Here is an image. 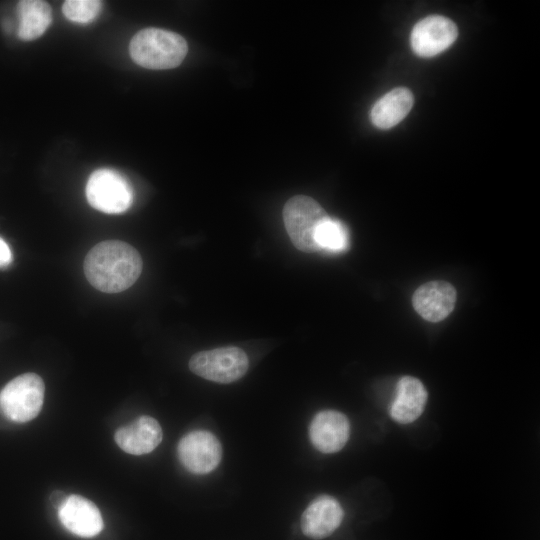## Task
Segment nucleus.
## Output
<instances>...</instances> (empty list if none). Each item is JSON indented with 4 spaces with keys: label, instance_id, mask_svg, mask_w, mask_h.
<instances>
[{
    "label": "nucleus",
    "instance_id": "nucleus-1",
    "mask_svg": "<svg viewBox=\"0 0 540 540\" xmlns=\"http://www.w3.org/2000/svg\"><path fill=\"white\" fill-rule=\"evenodd\" d=\"M142 271L138 251L126 242L107 240L95 245L84 260L89 283L105 293H118L131 287Z\"/></svg>",
    "mask_w": 540,
    "mask_h": 540
},
{
    "label": "nucleus",
    "instance_id": "nucleus-2",
    "mask_svg": "<svg viewBox=\"0 0 540 540\" xmlns=\"http://www.w3.org/2000/svg\"><path fill=\"white\" fill-rule=\"evenodd\" d=\"M187 51V42L181 35L159 28L140 30L129 45L130 56L136 64L156 70L177 67Z\"/></svg>",
    "mask_w": 540,
    "mask_h": 540
},
{
    "label": "nucleus",
    "instance_id": "nucleus-3",
    "mask_svg": "<svg viewBox=\"0 0 540 540\" xmlns=\"http://www.w3.org/2000/svg\"><path fill=\"white\" fill-rule=\"evenodd\" d=\"M45 386L35 373H25L9 381L0 392V410L10 421L34 419L43 406Z\"/></svg>",
    "mask_w": 540,
    "mask_h": 540
},
{
    "label": "nucleus",
    "instance_id": "nucleus-10",
    "mask_svg": "<svg viewBox=\"0 0 540 540\" xmlns=\"http://www.w3.org/2000/svg\"><path fill=\"white\" fill-rule=\"evenodd\" d=\"M456 290L446 281H430L413 294L415 311L429 322L444 320L453 311L456 303Z\"/></svg>",
    "mask_w": 540,
    "mask_h": 540
},
{
    "label": "nucleus",
    "instance_id": "nucleus-15",
    "mask_svg": "<svg viewBox=\"0 0 540 540\" xmlns=\"http://www.w3.org/2000/svg\"><path fill=\"white\" fill-rule=\"evenodd\" d=\"M413 103L414 96L408 88L392 89L373 105L370 112L371 121L379 129H390L408 115Z\"/></svg>",
    "mask_w": 540,
    "mask_h": 540
},
{
    "label": "nucleus",
    "instance_id": "nucleus-16",
    "mask_svg": "<svg viewBox=\"0 0 540 540\" xmlns=\"http://www.w3.org/2000/svg\"><path fill=\"white\" fill-rule=\"evenodd\" d=\"M19 16L18 37L24 41L39 38L52 22L50 5L40 0H22L18 2Z\"/></svg>",
    "mask_w": 540,
    "mask_h": 540
},
{
    "label": "nucleus",
    "instance_id": "nucleus-19",
    "mask_svg": "<svg viewBox=\"0 0 540 540\" xmlns=\"http://www.w3.org/2000/svg\"><path fill=\"white\" fill-rule=\"evenodd\" d=\"M13 255L9 245L0 237V268L7 267L11 264Z\"/></svg>",
    "mask_w": 540,
    "mask_h": 540
},
{
    "label": "nucleus",
    "instance_id": "nucleus-4",
    "mask_svg": "<svg viewBox=\"0 0 540 540\" xmlns=\"http://www.w3.org/2000/svg\"><path fill=\"white\" fill-rule=\"evenodd\" d=\"M327 216L321 205L305 195L290 198L283 208L286 231L293 245L303 252H316L315 231Z\"/></svg>",
    "mask_w": 540,
    "mask_h": 540
},
{
    "label": "nucleus",
    "instance_id": "nucleus-13",
    "mask_svg": "<svg viewBox=\"0 0 540 540\" xmlns=\"http://www.w3.org/2000/svg\"><path fill=\"white\" fill-rule=\"evenodd\" d=\"M162 428L150 416H140L115 432V442L126 453L144 455L152 452L162 441Z\"/></svg>",
    "mask_w": 540,
    "mask_h": 540
},
{
    "label": "nucleus",
    "instance_id": "nucleus-18",
    "mask_svg": "<svg viewBox=\"0 0 540 540\" xmlns=\"http://www.w3.org/2000/svg\"><path fill=\"white\" fill-rule=\"evenodd\" d=\"M102 2L97 0H68L62 5L63 14L76 23H89L100 13Z\"/></svg>",
    "mask_w": 540,
    "mask_h": 540
},
{
    "label": "nucleus",
    "instance_id": "nucleus-6",
    "mask_svg": "<svg viewBox=\"0 0 540 540\" xmlns=\"http://www.w3.org/2000/svg\"><path fill=\"white\" fill-rule=\"evenodd\" d=\"M249 360L238 347L227 346L194 354L189 361L190 370L209 381L231 383L247 371Z\"/></svg>",
    "mask_w": 540,
    "mask_h": 540
},
{
    "label": "nucleus",
    "instance_id": "nucleus-7",
    "mask_svg": "<svg viewBox=\"0 0 540 540\" xmlns=\"http://www.w3.org/2000/svg\"><path fill=\"white\" fill-rule=\"evenodd\" d=\"M181 464L193 474H207L221 461L222 448L217 437L209 431L194 430L185 434L177 447Z\"/></svg>",
    "mask_w": 540,
    "mask_h": 540
},
{
    "label": "nucleus",
    "instance_id": "nucleus-8",
    "mask_svg": "<svg viewBox=\"0 0 540 540\" xmlns=\"http://www.w3.org/2000/svg\"><path fill=\"white\" fill-rule=\"evenodd\" d=\"M457 36V26L451 19L441 15H430L414 25L410 44L417 56L429 58L448 49Z\"/></svg>",
    "mask_w": 540,
    "mask_h": 540
},
{
    "label": "nucleus",
    "instance_id": "nucleus-9",
    "mask_svg": "<svg viewBox=\"0 0 540 540\" xmlns=\"http://www.w3.org/2000/svg\"><path fill=\"white\" fill-rule=\"evenodd\" d=\"M349 435V420L339 411H320L313 417L309 425L310 441L322 453L338 452L347 443Z\"/></svg>",
    "mask_w": 540,
    "mask_h": 540
},
{
    "label": "nucleus",
    "instance_id": "nucleus-12",
    "mask_svg": "<svg viewBox=\"0 0 540 540\" xmlns=\"http://www.w3.org/2000/svg\"><path fill=\"white\" fill-rule=\"evenodd\" d=\"M344 516L340 503L332 496L315 498L301 516V530L312 539H323L331 535L341 524Z\"/></svg>",
    "mask_w": 540,
    "mask_h": 540
},
{
    "label": "nucleus",
    "instance_id": "nucleus-17",
    "mask_svg": "<svg viewBox=\"0 0 540 540\" xmlns=\"http://www.w3.org/2000/svg\"><path fill=\"white\" fill-rule=\"evenodd\" d=\"M314 239L318 251L327 253H340L349 246L346 226L340 220L328 215L319 223Z\"/></svg>",
    "mask_w": 540,
    "mask_h": 540
},
{
    "label": "nucleus",
    "instance_id": "nucleus-14",
    "mask_svg": "<svg viewBox=\"0 0 540 540\" xmlns=\"http://www.w3.org/2000/svg\"><path fill=\"white\" fill-rule=\"evenodd\" d=\"M427 398V390L419 379L413 376H403L396 385V393L389 407V415L398 423H412L423 413Z\"/></svg>",
    "mask_w": 540,
    "mask_h": 540
},
{
    "label": "nucleus",
    "instance_id": "nucleus-11",
    "mask_svg": "<svg viewBox=\"0 0 540 540\" xmlns=\"http://www.w3.org/2000/svg\"><path fill=\"white\" fill-rule=\"evenodd\" d=\"M58 516L62 525L79 537L91 538L103 529V519L97 506L80 495H69L58 509Z\"/></svg>",
    "mask_w": 540,
    "mask_h": 540
},
{
    "label": "nucleus",
    "instance_id": "nucleus-20",
    "mask_svg": "<svg viewBox=\"0 0 540 540\" xmlns=\"http://www.w3.org/2000/svg\"><path fill=\"white\" fill-rule=\"evenodd\" d=\"M68 496L65 492L57 490L51 493L50 502L55 508L59 509L65 503Z\"/></svg>",
    "mask_w": 540,
    "mask_h": 540
},
{
    "label": "nucleus",
    "instance_id": "nucleus-5",
    "mask_svg": "<svg viewBox=\"0 0 540 540\" xmlns=\"http://www.w3.org/2000/svg\"><path fill=\"white\" fill-rule=\"evenodd\" d=\"M85 193L94 209L107 214L123 213L133 201V191L127 179L107 168L98 169L90 175Z\"/></svg>",
    "mask_w": 540,
    "mask_h": 540
}]
</instances>
